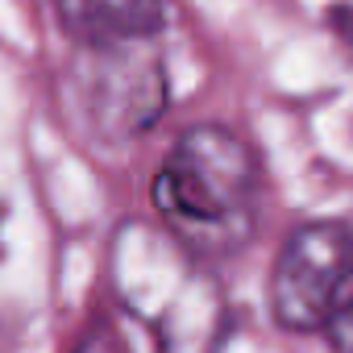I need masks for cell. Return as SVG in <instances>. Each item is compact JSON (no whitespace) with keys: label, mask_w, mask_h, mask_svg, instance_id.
<instances>
[{"label":"cell","mask_w":353,"mask_h":353,"mask_svg":"<svg viewBox=\"0 0 353 353\" xmlns=\"http://www.w3.org/2000/svg\"><path fill=\"white\" fill-rule=\"evenodd\" d=\"M54 17L75 46L154 42L162 30V0H54Z\"/></svg>","instance_id":"cell-4"},{"label":"cell","mask_w":353,"mask_h":353,"mask_svg":"<svg viewBox=\"0 0 353 353\" xmlns=\"http://www.w3.org/2000/svg\"><path fill=\"white\" fill-rule=\"evenodd\" d=\"M150 200L196 254H229L254 229L258 158L225 125H192L166 150Z\"/></svg>","instance_id":"cell-1"},{"label":"cell","mask_w":353,"mask_h":353,"mask_svg":"<svg viewBox=\"0 0 353 353\" xmlns=\"http://www.w3.org/2000/svg\"><path fill=\"white\" fill-rule=\"evenodd\" d=\"M353 279V229L341 221L299 225L270 266V312L291 332H324Z\"/></svg>","instance_id":"cell-3"},{"label":"cell","mask_w":353,"mask_h":353,"mask_svg":"<svg viewBox=\"0 0 353 353\" xmlns=\"http://www.w3.org/2000/svg\"><path fill=\"white\" fill-rule=\"evenodd\" d=\"M71 92L88 129L104 141H133L166 112V71L150 42L75 46Z\"/></svg>","instance_id":"cell-2"},{"label":"cell","mask_w":353,"mask_h":353,"mask_svg":"<svg viewBox=\"0 0 353 353\" xmlns=\"http://www.w3.org/2000/svg\"><path fill=\"white\" fill-rule=\"evenodd\" d=\"M324 336H328V345L336 353H353V279L341 291V299H336V307H332V316L324 324Z\"/></svg>","instance_id":"cell-5"},{"label":"cell","mask_w":353,"mask_h":353,"mask_svg":"<svg viewBox=\"0 0 353 353\" xmlns=\"http://www.w3.org/2000/svg\"><path fill=\"white\" fill-rule=\"evenodd\" d=\"M75 353H129L125 336L108 324V320H96L83 328V336L75 341Z\"/></svg>","instance_id":"cell-6"}]
</instances>
